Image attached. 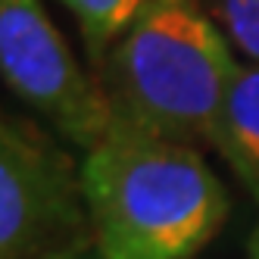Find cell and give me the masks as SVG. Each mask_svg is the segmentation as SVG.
I'll return each instance as SVG.
<instances>
[{"mask_svg":"<svg viewBox=\"0 0 259 259\" xmlns=\"http://www.w3.org/2000/svg\"><path fill=\"white\" fill-rule=\"evenodd\" d=\"M69 13L75 16L88 57L97 66L106 60L109 47L119 41V34L135 19V13L144 7V0H63Z\"/></svg>","mask_w":259,"mask_h":259,"instance_id":"cell-6","label":"cell"},{"mask_svg":"<svg viewBox=\"0 0 259 259\" xmlns=\"http://www.w3.org/2000/svg\"><path fill=\"white\" fill-rule=\"evenodd\" d=\"M81 178L50 147L0 122V259H47L84 234Z\"/></svg>","mask_w":259,"mask_h":259,"instance_id":"cell-4","label":"cell"},{"mask_svg":"<svg viewBox=\"0 0 259 259\" xmlns=\"http://www.w3.org/2000/svg\"><path fill=\"white\" fill-rule=\"evenodd\" d=\"M212 19L247 63H259V0H209Z\"/></svg>","mask_w":259,"mask_h":259,"instance_id":"cell-7","label":"cell"},{"mask_svg":"<svg viewBox=\"0 0 259 259\" xmlns=\"http://www.w3.org/2000/svg\"><path fill=\"white\" fill-rule=\"evenodd\" d=\"M212 147L259 203V63H237L215 119Z\"/></svg>","mask_w":259,"mask_h":259,"instance_id":"cell-5","label":"cell"},{"mask_svg":"<svg viewBox=\"0 0 259 259\" xmlns=\"http://www.w3.org/2000/svg\"><path fill=\"white\" fill-rule=\"evenodd\" d=\"M0 78L84 153L113 122L103 88L81 72L41 0H0Z\"/></svg>","mask_w":259,"mask_h":259,"instance_id":"cell-3","label":"cell"},{"mask_svg":"<svg viewBox=\"0 0 259 259\" xmlns=\"http://www.w3.org/2000/svg\"><path fill=\"white\" fill-rule=\"evenodd\" d=\"M78 178L97 259H191L228 215V194L197 147L116 116Z\"/></svg>","mask_w":259,"mask_h":259,"instance_id":"cell-1","label":"cell"},{"mask_svg":"<svg viewBox=\"0 0 259 259\" xmlns=\"http://www.w3.org/2000/svg\"><path fill=\"white\" fill-rule=\"evenodd\" d=\"M100 69L116 119L197 147L212 144L237 60L197 0H144Z\"/></svg>","mask_w":259,"mask_h":259,"instance_id":"cell-2","label":"cell"},{"mask_svg":"<svg viewBox=\"0 0 259 259\" xmlns=\"http://www.w3.org/2000/svg\"><path fill=\"white\" fill-rule=\"evenodd\" d=\"M91 247H94V240H81V244L66 247V250L53 253V256H47V259H97V253L91 256Z\"/></svg>","mask_w":259,"mask_h":259,"instance_id":"cell-8","label":"cell"},{"mask_svg":"<svg viewBox=\"0 0 259 259\" xmlns=\"http://www.w3.org/2000/svg\"><path fill=\"white\" fill-rule=\"evenodd\" d=\"M250 259H259V234H256V244H253V256Z\"/></svg>","mask_w":259,"mask_h":259,"instance_id":"cell-9","label":"cell"}]
</instances>
